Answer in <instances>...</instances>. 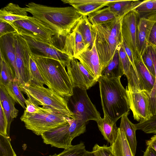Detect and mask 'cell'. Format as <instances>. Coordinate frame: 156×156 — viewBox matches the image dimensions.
Listing matches in <instances>:
<instances>
[{"mask_svg": "<svg viewBox=\"0 0 156 156\" xmlns=\"http://www.w3.org/2000/svg\"><path fill=\"white\" fill-rule=\"evenodd\" d=\"M21 36L27 42L32 53L57 60L65 67L70 63L71 59L69 56L55 45L38 41L25 35Z\"/></svg>", "mask_w": 156, "mask_h": 156, "instance_id": "obj_11", "label": "cell"}, {"mask_svg": "<svg viewBox=\"0 0 156 156\" xmlns=\"http://www.w3.org/2000/svg\"><path fill=\"white\" fill-rule=\"evenodd\" d=\"M130 109L134 119L139 122L153 116L149 107L148 99L146 91H132L126 89Z\"/></svg>", "mask_w": 156, "mask_h": 156, "instance_id": "obj_13", "label": "cell"}, {"mask_svg": "<svg viewBox=\"0 0 156 156\" xmlns=\"http://www.w3.org/2000/svg\"><path fill=\"white\" fill-rule=\"evenodd\" d=\"M65 38L61 49L71 59H75L87 48L81 34L75 27Z\"/></svg>", "mask_w": 156, "mask_h": 156, "instance_id": "obj_15", "label": "cell"}, {"mask_svg": "<svg viewBox=\"0 0 156 156\" xmlns=\"http://www.w3.org/2000/svg\"><path fill=\"white\" fill-rule=\"evenodd\" d=\"M146 145L153 148L156 151V134L153 136L150 139L146 141Z\"/></svg>", "mask_w": 156, "mask_h": 156, "instance_id": "obj_46", "label": "cell"}, {"mask_svg": "<svg viewBox=\"0 0 156 156\" xmlns=\"http://www.w3.org/2000/svg\"><path fill=\"white\" fill-rule=\"evenodd\" d=\"M14 37L19 84L24 85L31 80L30 70L31 52L27 42L22 36L16 33Z\"/></svg>", "mask_w": 156, "mask_h": 156, "instance_id": "obj_9", "label": "cell"}, {"mask_svg": "<svg viewBox=\"0 0 156 156\" xmlns=\"http://www.w3.org/2000/svg\"><path fill=\"white\" fill-rule=\"evenodd\" d=\"M121 78L101 76L98 80L103 111L111 119L116 122L130 110L126 90L121 83Z\"/></svg>", "mask_w": 156, "mask_h": 156, "instance_id": "obj_2", "label": "cell"}, {"mask_svg": "<svg viewBox=\"0 0 156 156\" xmlns=\"http://www.w3.org/2000/svg\"><path fill=\"white\" fill-rule=\"evenodd\" d=\"M143 156H156V151L151 147L147 146L144 153Z\"/></svg>", "mask_w": 156, "mask_h": 156, "instance_id": "obj_47", "label": "cell"}, {"mask_svg": "<svg viewBox=\"0 0 156 156\" xmlns=\"http://www.w3.org/2000/svg\"><path fill=\"white\" fill-rule=\"evenodd\" d=\"M115 156H135L133 154L123 131L118 128L117 136L111 145Z\"/></svg>", "mask_w": 156, "mask_h": 156, "instance_id": "obj_26", "label": "cell"}, {"mask_svg": "<svg viewBox=\"0 0 156 156\" xmlns=\"http://www.w3.org/2000/svg\"><path fill=\"white\" fill-rule=\"evenodd\" d=\"M66 67L73 88L87 90L98 82V80L91 75L76 59H72Z\"/></svg>", "mask_w": 156, "mask_h": 156, "instance_id": "obj_12", "label": "cell"}, {"mask_svg": "<svg viewBox=\"0 0 156 156\" xmlns=\"http://www.w3.org/2000/svg\"><path fill=\"white\" fill-rule=\"evenodd\" d=\"M19 87L28 98L37 105H41L44 108L51 109L74 118V115L69 108L68 100L48 88L34 84L30 82L20 85Z\"/></svg>", "mask_w": 156, "mask_h": 156, "instance_id": "obj_4", "label": "cell"}, {"mask_svg": "<svg viewBox=\"0 0 156 156\" xmlns=\"http://www.w3.org/2000/svg\"><path fill=\"white\" fill-rule=\"evenodd\" d=\"M137 130H140L147 133L156 134V116L135 124Z\"/></svg>", "mask_w": 156, "mask_h": 156, "instance_id": "obj_38", "label": "cell"}, {"mask_svg": "<svg viewBox=\"0 0 156 156\" xmlns=\"http://www.w3.org/2000/svg\"><path fill=\"white\" fill-rule=\"evenodd\" d=\"M0 102L6 116L8 122L7 134L10 137V124L18 116L19 111L15 106V102L9 94L5 87L0 84Z\"/></svg>", "mask_w": 156, "mask_h": 156, "instance_id": "obj_21", "label": "cell"}, {"mask_svg": "<svg viewBox=\"0 0 156 156\" xmlns=\"http://www.w3.org/2000/svg\"><path fill=\"white\" fill-rule=\"evenodd\" d=\"M90 27L98 55L102 72L113 58L121 44L111 34L104 24L93 25Z\"/></svg>", "mask_w": 156, "mask_h": 156, "instance_id": "obj_7", "label": "cell"}, {"mask_svg": "<svg viewBox=\"0 0 156 156\" xmlns=\"http://www.w3.org/2000/svg\"><path fill=\"white\" fill-rule=\"evenodd\" d=\"M149 45L156 46V23H155L152 28L149 40Z\"/></svg>", "mask_w": 156, "mask_h": 156, "instance_id": "obj_45", "label": "cell"}, {"mask_svg": "<svg viewBox=\"0 0 156 156\" xmlns=\"http://www.w3.org/2000/svg\"><path fill=\"white\" fill-rule=\"evenodd\" d=\"M73 93L71 101L74 118L85 122L90 120L97 122L101 117L100 114L90 100L87 90L74 87Z\"/></svg>", "mask_w": 156, "mask_h": 156, "instance_id": "obj_8", "label": "cell"}, {"mask_svg": "<svg viewBox=\"0 0 156 156\" xmlns=\"http://www.w3.org/2000/svg\"><path fill=\"white\" fill-rule=\"evenodd\" d=\"M24 8L32 16L28 20L58 38L66 37L83 16L72 6L54 7L30 2Z\"/></svg>", "mask_w": 156, "mask_h": 156, "instance_id": "obj_1", "label": "cell"}, {"mask_svg": "<svg viewBox=\"0 0 156 156\" xmlns=\"http://www.w3.org/2000/svg\"><path fill=\"white\" fill-rule=\"evenodd\" d=\"M133 10L138 14L140 18H146L156 11V0L142 1Z\"/></svg>", "mask_w": 156, "mask_h": 156, "instance_id": "obj_33", "label": "cell"}, {"mask_svg": "<svg viewBox=\"0 0 156 156\" xmlns=\"http://www.w3.org/2000/svg\"><path fill=\"white\" fill-rule=\"evenodd\" d=\"M121 44L127 56H128L133 67L137 71L135 65L134 58L131 51L128 47L126 43L123 41H122V42Z\"/></svg>", "mask_w": 156, "mask_h": 156, "instance_id": "obj_44", "label": "cell"}, {"mask_svg": "<svg viewBox=\"0 0 156 156\" xmlns=\"http://www.w3.org/2000/svg\"><path fill=\"white\" fill-rule=\"evenodd\" d=\"M92 152L95 156H115L111 146L104 145L100 146L96 144L93 147Z\"/></svg>", "mask_w": 156, "mask_h": 156, "instance_id": "obj_40", "label": "cell"}, {"mask_svg": "<svg viewBox=\"0 0 156 156\" xmlns=\"http://www.w3.org/2000/svg\"><path fill=\"white\" fill-rule=\"evenodd\" d=\"M86 151L84 143L80 142L76 145H72L65 148L62 152L57 154L56 153L49 156H82Z\"/></svg>", "mask_w": 156, "mask_h": 156, "instance_id": "obj_34", "label": "cell"}, {"mask_svg": "<svg viewBox=\"0 0 156 156\" xmlns=\"http://www.w3.org/2000/svg\"><path fill=\"white\" fill-rule=\"evenodd\" d=\"M122 18L118 17L103 24L108 28L111 34L120 44H121L122 42L121 32V21Z\"/></svg>", "mask_w": 156, "mask_h": 156, "instance_id": "obj_35", "label": "cell"}, {"mask_svg": "<svg viewBox=\"0 0 156 156\" xmlns=\"http://www.w3.org/2000/svg\"><path fill=\"white\" fill-rule=\"evenodd\" d=\"M138 14L132 10L121 19V32L123 41L131 51L134 61L139 56L137 46V25L139 19Z\"/></svg>", "mask_w": 156, "mask_h": 156, "instance_id": "obj_10", "label": "cell"}, {"mask_svg": "<svg viewBox=\"0 0 156 156\" xmlns=\"http://www.w3.org/2000/svg\"><path fill=\"white\" fill-rule=\"evenodd\" d=\"M8 125V122L6 115L2 105L0 104V133L7 136V130Z\"/></svg>", "mask_w": 156, "mask_h": 156, "instance_id": "obj_42", "label": "cell"}, {"mask_svg": "<svg viewBox=\"0 0 156 156\" xmlns=\"http://www.w3.org/2000/svg\"><path fill=\"white\" fill-rule=\"evenodd\" d=\"M87 16L89 22L93 25L104 24L118 17L108 7L90 13Z\"/></svg>", "mask_w": 156, "mask_h": 156, "instance_id": "obj_27", "label": "cell"}, {"mask_svg": "<svg viewBox=\"0 0 156 156\" xmlns=\"http://www.w3.org/2000/svg\"><path fill=\"white\" fill-rule=\"evenodd\" d=\"M154 23L145 17L139 18L137 25V46L141 56L149 46L151 32Z\"/></svg>", "mask_w": 156, "mask_h": 156, "instance_id": "obj_19", "label": "cell"}, {"mask_svg": "<svg viewBox=\"0 0 156 156\" xmlns=\"http://www.w3.org/2000/svg\"><path fill=\"white\" fill-rule=\"evenodd\" d=\"M149 45L154 66L155 82L153 88L150 93L145 91L148 97L149 108L153 116H156V46L152 44Z\"/></svg>", "mask_w": 156, "mask_h": 156, "instance_id": "obj_32", "label": "cell"}, {"mask_svg": "<svg viewBox=\"0 0 156 156\" xmlns=\"http://www.w3.org/2000/svg\"><path fill=\"white\" fill-rule=\"evenodd\" d=\"M0 156H17L11 145L10 138L1 133Z\"/></svg>", "mask_w": 156, "mask_h": 156, "instance_id": "obj_37", "label": "cell"}, {"mask_svg": "<svg viewBox=\"0 0 156 156\" xmlns=\"http://www.w3.org/2000/svg\"><path fill=\"white\" fill-rule=\"evenodd\" d=\"M4 87L14 101L20 104L23 109H26L25 105L26 99L22 93L18 82L14 80Z\"/></svg>", "mask_w": 156, "mask_h": 156, "instance_id": "obj_31", "label": "cell"}, {"mask_svg": "<svg viewBox=\"0 0 156 156\" xmlns=\"http://www.w3.org/2000/svg\"><path fill=\"white\" fill-rule=\"evenodd\" d=\"M17 33L14 28L9 23L0 21V37L5 35Z\"/></svg>", "mask_w": 156, "mask_h": 156, "instance_id": "obj_43", "label": "cell"}, {"mask_svg": "<svg viewBox=\"0 0 156 156\" xmlns=\"http://www.w3.org/2000/svg\"><path fill=\"white\" fill-rule=\"evenodd\" d=\"M75 59L78 60L89 73L98 80L101 76L102 70L94 41L91 48H87Z\"/></svg>", "mask_w": 156, "mask_h": 156, "instance_id": "obj_16", "label": "cell"}, {"mask_svg": "<svg viewBox=\"0 0 156 156\" xmlns=\"http://www.w3.org/2000/svg\"><path fill=\"white\" fill-rule=\"evenodd\" d=\"M90 23L87 16L84 15L75 27L81 34L87 48H91L94 41Z\"/></svg>", "mask_w": 156, "mask_h": 156, "instance_id": "obj_29", "label": "cell"}, {"mask_svg": "<svg viewBox=\"0 0 156 156\" xmlns=\"http://www.w3.org/2000/svg\"><path fill=\"white\" fill-rule=\"evenodd\" d=\"M124 75L118 48L108 65L103 71L101 76L109 77H121Z\"/></svg>", "mask_w": 156, "mask_h": 156, "instance_id": "obj_28", "label": "cell"}, {"mask_svg": "<svg viewBox=\"0 0 156 156\" xmlns=\"http://www.w3.org/2000/svg\"><path fill=\"white\" fill-rule=\"evenodd\" d=\"M0 84L5 86L14 81L15 75L10 64L3 54L0 51Z\"/></svg>", "mask_w": 156, "mask_h": 156, "instance_id": "obj_30", "label": "cell"}, {"mask_svg": "<svg viewBox=\"0 0 156 156\" xmlns=\"http://www.w3.org/2000/svg\"><path fill=\"white\" fill-rule=\"evenodd\" d=\"M14 33L7 34L0 37V51L11 66L15 75V79L18 83V75L16 65Z\"/></svg>", "mask_w": 156, "mask_h": 156, "instance_id": "obj_17", "label": "cell"}, {"mask_svg": "<svg viewBox=\"0 0 156 156\" xmlns=\"http://www.w3.org/2000/svg\"><path fill=\"white\" fill-rule=\"evenodd\" d=\"M146 18L156 23V11L150 14Z\"/></svg>", "mask_w": 156, "mask_h": 156, "instance_id": "obj_48", "label": "cell"}, {"mask_svg": "<svg viewBox=\"0 0 156 156\" xmlns=\"http://www.w3.org/2000/svg\"><path fill=\"white\" fill-rule=\"evenodd\" d=\"M67 121L41 134L43 142L51 147L64 149L71 146L73 140L85 132L87 122L69 117Z\"/></svg>", "mask_w": 156, "mask_h": 156, "instance_id": "obj_5", "label": "cell"}, {"mask_svg": "<svg viewBox=\"0 0 156 156\" xmlns=\"http://www.w3.org/2000/svg\"><path fill=\"white\" fill-rule=\"evenodd\" d=\"M31 55L45 85L68 100L73 95V87L66 67L56 59L39 56L32 52Z\"/></svg>", "mask_w": 156, "mask_h": 156, "instance_id": "obj_3", "label": "cell"}, {"mask_svg": "<svg viewBox=\"0 0 156 156\" xmlns=\"http://www.w3.org/2000/svg\"><path fill=\"white\" fill-rule=\"evenodd\" d=\"M30 70L31 80L30 82L34 84L44 86L45 82L43 78L32 55L30 58Z\"/></svg>", "mask_w": 156, "mask_h": 156, "instance_id": "obj_36", "label": "cell"}, {"mask_svg": "<svg viewBox=\"0 0 156 156\" xmlns=\"http://www.w3.org/2000/svg\"><path fill=\"white\" fill-rule=\"evenodd\" d=\"M21 35L30 37L38 41L54 45L55 37L42 27L28 20L15 21L11 24Z\"/></svg>", "mask_w": 156, "mask_h": 156, "instance_id": "obj_14", "label": "cell"}, {"mask_svg": "<svg viewBox=\"0 0 156 156\" xmlns=\"http://www.w3.org/2000/svg\"><path fill=\"white\" fill-rule=\"evenodd\" d=\"M129 113L125 114L121 118L119 128L123 131L132 152L135 156L137 146L136 136V131L137 129L135 124L132 123L128 118Z\"/></svg>", "mask_w": 156, "mask_h": 156, "instance_id": "obj_23", "label": "cell"}, {"mask_svg": "<svg viewBox=\"0 0 156 156\" xmlns=\"http://www.w3.org/2000/svg\"><path fill=\"white\" fill-rule=\"evenodd\" d=\"M142 1L115 0L108 3L107 7L118 17L122 18L130 12L133 10Z\"/></svg>", "mask_w": 156, "mask_h": 156, "instance_id": "obj_25", "label": "cell"}, {"mask_svg": "<svg viewBox=\"0 0 156 156\" xmlns=\"http://www.w3.org/2000/svg\"><path fill=\"white\" fill-rule=\"evenodd\" d=\"M28 14L24 7L9 3L0 9V21L5 22L11 25L17 21L28 20Z\"/></svg>", "mask_w": 156, "mask_h": 156, "instance_id": "obj_20", "label": "cell"}, {"mask_svg": "<svg viewBox=\"0 0 156 156\" xmlns=\"http://www.w3.org/2000/svg\"><path fill=\"white\" fill-rule=\"evenodd\" d=\"M82 156H95L93 153L91 151H86L84 152V153L82 155Z\"/></svg>", "mask_w": 156, "mask_h": 156, "instance_id": "obj_49", "label": "cell"}, {"mask_svg": "<svg viewBox=\"0 0 156 156\" xmlns=\"http://www.w3.org/2000/svg\"><path fill=\"white\" fill-rule=\"evenodd\" d=\"M115 0H62L64 3L68 4L73 7L83 15H87L92 12L107 6L110 2Z\"/></svg>", "mask_w": 156, "mask_h": 156, "instance_id": "obj_18", "label": "cell"}, {"mask_svg": "<svg viewBox=\"0 0 156 156\" xmlns=\"http://www.w3.org/2000/svg\"><path fill=\"white\" fill-rule=\"evenodd\" d=\"M68 118L51 110L36 113H30L24 110L20 119L24 123L27 129L39 136L66 123Z\"/></svg>", "mask_w": 156, "mask_h": 156, "instance_id": "obj_6", "label": "cell"}, {"mask_svg": "<svg viewBox=\"0 0 156 156\" xmlns=\"http://www.w3.org/2000/svg\"><path fill=\"white\" fill-rule=\"evenodd\" d=\"M25 105L26 107L25 111L30 113H40L44 111L51 110L44 108L42 107H39L33 103L28 98L26 100Z\"/></svg>", "mask_w": 156, "mask_h": 156, "instance_id": "obj_41", "label": "cell"}, {"mask_svg": "<svg viewBox=\"0 0 156 156\" xmlns=\"http://www.w3.org/2000/svg\"><path fill=\"white\" fill-rule=\"evenodd\" d=\"M134 63L143 83L144 90L150 93L154 86L155 76L149 71L145 66L141 56L135 60Z\"/></svg>", "mask_w": 156, "mask_h": 156, "instance_id": "obj_24", "label": "cell"}, {"mask_svg": "<svg viewBox=\"0 0 156 156\" xmlns=\"http://www.w3.org/2000/svg\"><path fill=\"white\" fill-rule=\"evenodd\" d=\"M103 112L104 118L101 117L96 122L104 139L111 145L117 138L118 128L116 126L117 122L111 119L104 112Z\"/></svg>", "mask_w": 156, "mask_h": 156, "instance_id": "obj_22", "label": "cell"}, {"mask_svg": "<svg viewBox=\"0 0 156 156\" xmlns=\"http://www.w3.org/2000/svg\"><path fill=\"white\" fill-rule=\"evenodd\" d=\"M141 57L145 66L149 71L155 76L154 66L149 45L147 47Z\"/></svg>", "mask_w": 156, "mask_h": 156, "instance_id": "obj_39", "label": "cell"}]
</instances>
